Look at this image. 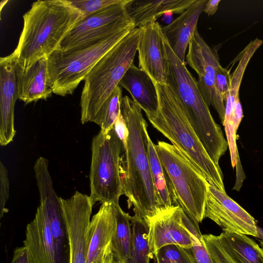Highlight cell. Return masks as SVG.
Wrapping results in <instances>:
<instances>
[{
	"label": "cell",
	"instance_id": "cell-18",
	"mask_svg": "<svg viewBox=\"0 0 263 263\" xmlns=\"http://www.w3.org/2000/svg\"><path fill=\"white\" fill-rule=\"evenodd\" d=\"M15 71L19 100L28 104L51 96L52 90L48 80V58H42L29 67H24L17 61Z\"/></svg>",
	"mask_w": 263,
	"mask_h": 263
},
{
	"label": "cell",
	"instance_id": "cell-15",
	"mask_svg": "<svg viewBox=\"0 0 263 263\" xmlns=\"http://www.w3.org/2000/svg\"><path fill=\"white\" fill-rule=\"evenodd\" d=\"M138 45L139 68L145 71L155 83L167 84L170 63L164 43L162 27L155 20L140 27Z\"/></svg>",
	"mask_w": 263,
	"mask_h": 263
},
{
	"label": "cell",
	"instance_id": "cell-36",
	"mask_svg": "<svg viewBox=\"0 0 263 263\" xmlns=\"http://www.w3.org/2000/svg\"><path fill=\"white\" fill-rule=\"evenodd\" d=\"M220 0H209L206 4L203 11L208 16L212 15L215 13L218 9V5Z\"/></svg>",
	"mask_w": 263,
	"mask_h": 263
},
{
	"label": "cell",
	"instance_id": "cell-27",
	"mask_svg": "<svg viewBox=\"0 0 263 263\" xmlns=\"http://www.w3.org/2000/svg\"><path fill=\"white\" fill-rule=\"evenodd\" d=\"M122 97V88L118 85L97 112L92 122L99 125L101 130L108 132L114 127L121 113V100Z\"/></svg>",
	"mask_w": 263,
	"mask_h": 263
},
{
	"label": "cell",
	"instance_id": "cell-29",
	"mask_svg": "<svg viewBox=\"0 0 263 263\" xmlns=\"http://www.w3.org/2000/svg\"><path fill=\"white\" fill-rule=\"evenodd\" d=\"M183 218L192 237L193 246L187 250L193 263H214L204 245L199 227L195 226L185 213Z\"/></svg>",
	"mask_w": 263,
	"mask_h": 263
},
{
	"label": "cell",
	"instance_id": "cell-23",
	"mask_svg": "<svg viewBox=\"0 0 263 263\" xmlns=\"http://www.w3.org/2000/svg\"><path fill=\"white\" fill-rule=\"evenodd\" d=\"M155 145L148 135L147 147L151 173L161 210L178 205V203L169 176L159 158Z\"/></svg>",
	"mask_w": 263,
	"mask_h": 263
},
{
	"label": "cell",
	"instance_id": "cell-28",
	"mask_svg": "<svg viewBox=\"0 0 263 263\" xmlns=\"http://www.w3.org/2000/svg\"><path fill=\"white\" fill-rule=\"evenodd\" d=\"M202 239L214 263H239L221 234L202 235Z\"/></svg>",
	"mask_w": 263,
	"mask_h": 263
},
{
	"label": "cell",
	"instance_id": "cell-9",
	"mask_svg": "<svg viewBox=\"0 0 263 263\" xmlns=\"http://www.w3.org/2000/svg\"><path fill=\"white\" fill-rule=\"evenodd\" d=\"M129 1L124 0L81 19L65 37L60 50L68 51L89 44L134 24L126 12Z\"/></svg>",
	"mask_w": 263,
	"mask_h": 263
},
{
	"label": "cell",
	"instance_id": "cell-40",
	"mask_svg": "<svg viewBox=\"0 0 263 263\" xmlns=\"http://www.w3.org/2000/svg\"><path fill=\"white\" fill-rule=\"evenodd\" d=\"M115 263H120V262H117V261H115Z\"/></svg>",
	"mask_w": 263,
	"mask_h": 263
},
{
	"label": "cell",
	"instance_id": "cell-39",
	"mask_svg": "<svg viewBox=\"0 0 263 263\" xmlns=\"http://www.w3.org/2000/svg\"><path fill=\"white\" fill-rule=\"evenodd\" d=\"M104 251L93 263H104Z\"/></svg>",
	"mask_w": 263,
	"mask_h": 263
},
{
	"label": "cell",
	"instance_id": "cell-2",
	"mask_svg": "<svg viewBox=\"0 0 263 263\" xmlns=\"http://www.w3.org/2000/svg\"><path fill=\"white\" fill-rule=\"evenodd\" d=\"M81 19V12L69 0L34 2L23 15V30L13 52L17 62L29 67L48 58L60 49L61 42Z\"/></svg>",
	"mask_w": 263,
	"mask_h": 263
},
{
	"label": "cell",
	"instance_id": "cell-4",
	"mask_svg": "<svg viewBox=\"0 0 263 263\" xmlns=\"http://www.w3.org/2000/svg\"><path fill=\"white\" fill-rule=\"evenodd\" d=\"M164 43L170 63L167 84L178 96L187 119L209 155L219 165L228 147L227 141L211 114L197 80L175 55L164 35Z\"/></svg>",
	"mask_w": 263,
	"mask_h": 263
},
{
	"label": "cell",
	"instance_id": "cell-11",
	"mask_svg": "<svg viewBox=\"0 0 263 263\" xmlns=\"http://www.w3.org/2000/svg\"><path fill=\"white\" fill-rule=\"evenodd\" d=\"M186 61L198 75L199 88L209 106L212 105L223 123L225 103L215 86V73L220 65L216 50L204 41L198 30L195 32L188 46Z\"/></svg>",
	"mask_w": 263,
	"mask_h": 263
},
{
	"label": "cell",
	"instance_id": "cell-14",
	"mask_svg": "<svg viewBox=\"0 0 263 263\" xmlns=\"http://www.w3.org/2000/svg\"><path fill=\"white\" fill-rule=\"evenodd\" d=\"M183 214L180 206L173 205L145 219L148 226V245L152 257L166 246L177 245L185 249L192 247L191 233Z\"/></svg>",
	"mask_w": 263,
	"mask_h": 263
},
{
	"label": "cell",
	"instance_id": "cell-37",
	"mask_svg": "<svg viewBox=\"0 0 263 263\" xmlns=\"http://www.w3.org/2000/svg\"><path fill=\"white\" fill-rule=\"evenodd\" d=\"M104 263H115L110 243L107 246L104 251Z\"/></svg>",
	"mask_w": 263,
	"mask_h": 263
},
{
	"label": "cell",
	"instance_id": "cell-6",
	"mask_svg": "<svg viewBox=\"0 0 263 263\" xmlns=\"http://www.w3.org/2000/svg\"><path fill=\"white\" fill-rule=\"evenodd\" d=\"M134 28L133 24L89 44L53 52L48 58V80L52 92L62 97L72 95L100 60Z\"/></svg>",
	"mask_w": 263,
	"mask_h": 263
},
{
	"label": "cell",
	"instance_id": "cell-17",
	"mask_svg": "<svg viewBox=\"0 0 263 263\" xmlns=\"http://www.w3.org/2000/svg\"><path fill=\"white\" fill-rule=\"evenodd\" d=\"M208 2V0H194L179 16L162 27L164 35L171 48L183 63L190 41L197 30L199 16Z\"/></svg>",
	"mask_w": 263,
	"mask_h": 263
},
{
	"label": "cell",
	"instance_id": "cell-25",
	"mask_svg": "<svg viewBox=\"0 0 263 263\" xmlns=\"http://www.w3.org/2000/svg\"><path fill=\"white\" fill-rule=\"evenodd\" d=\"M220 234L239 263H263V250L248 235L224 232Z\"/></svg>",
	"mask_w": 263,
	"mask_h": 263
},
{
	"label": "cell",
	"instance_id": "cell-5",
	"mask_svg": "<svg viewBox=\"0 0 263 263\" xmlns=\"http://www.w3.org/2000/svg\"><path fill=\"white\" fill-rule=\"evenodd\" d=\"M140 33V28L133 29L100 60L85 78L80 103L82 123L93 122L102 104L134 63Z\"/></svg>",
	"mask_w": 263,
	"mask_h": 263
},
{
	"label": "cell",
	"instance_id": "cell-7",
	"mask_svg": "<svg viewBox=\"0 0 263 263\" xmlns=\"http://www.w3.org/2000/svg\"><path fill=\"white\" fill-rule=\"evenodd\" d=\"M155 148L173 186L178 205L197 227L204 218L210 184L205 176L172 144L159 141Z\"/></svg>",
	"mask_w": 263,
	"mask_h": 263
},
{
	"label": "cell",
	"instance_id": "cell-22",
	"mask_svg": "<svg viewBox=\"0 0 263 263\" xmlns=\"http://www.w3.org/2000/svg\"><path fill=\"white\" fill-rule=\"evenodd\" d=\"M194 0H129L126 5L127 14L135 28L156 20L166 12L181 14Z\"/></svg>",
	"mask_w": 263,
	"mask_h": 263
},
{
	"label": "cell",
	"instance_id": "cell-21",
	"mask_svg": "<svg viewBox=\"0 0 263 263\" xmlns=\"http://www.w3.org/2000/svg\"><path fill=\"white\" fill-rule=\"evenodd\" d=\"M119 85L130 93L132 99L145 113L153 112L158 108V98L154 82L143 70L133 63Z\"/></svg>",
	"mask_w": 263,
	"mask_h": 263
},
{
	"label": "cell",
	"instance_id": "cell-20",
	"mask_svg": "<svg viewBox=\"0 0 263 263\" xmlns=\"http://www.w3.org/2000/svg\"><path fill=\"white\" fill-rule=\"evenodd\" d=\"M116 228L115 207L110 203H102L90 220L89 247L86 263H93L110 243Z\"/></svg>",
	"mask_w": 263,
	"mask_h": 263
},
{
	"label": "cell",
	"instance_id": "cell-38",
	"mask_svg": "<svg viewBox=\"0 0 263 263\" xmlns=\"http://www.w3.org/2000/svg\"><path fill=\"white\" fill-rule=\"evenodd\" d=\"M257 230L258 236L256 238L258 239L260 247L263 250V229L257 226Z\"/></svg>",
	"mask_w": 263,
	"mask_h": 263
},
{
	"label": "cell",
	"instance_id": "cell-13",
	"mask_svg": "<svg viewBox=\"0 0 263 263\" xmlns=\"http://www.w3.org/2000/svg\"><path fill=\"white\" fill-rule=\"evenodd\" d=\"M70 247V263H86L92 205L89 196L77 191L69 198L60 197Z\"/></svg>",
	"mask_w": 263,
	"mask_h": 263
},
{
	"label": "cell",
	"instance_id": "cell-19",
	"mask_svg": "<svg viewBox=\"0 0 263 263\" xmlns=\"http://www.w3.org/2000/svg\"><path fill=\"white\" fill-rule=\"evenodd\" d=\"M23 242L34 263H58L48 222L40 205L34 219L27 226Z\"/></svg>",
	"mask_w": 263,
	"mask_h": 263
},
{
	"label": "cell",
	"instance_id": "cell-33",
	"mask_svg": "<svg viewBox=\"0 0 263 263\" xmlns=\"http://www.w3.org/2000/svg\"><path fill=\"white\" fill-rule=\"evenodd\" d=\"M230 77L229 71L222 67L221 65L217 68L215 73V86L224 103L230 85Z\"/></svg>",
	"mask_w": 263,
	"mask_h": 263
},
{
	"label": "cell",
	"instance_id": "cell-1",
	"mask_svg": "<svg viewBox=\"0 0 263 263\" xmlns=\"http://www.w3.org/2000/svg\"><path fill=\"white\" fill-rule=\"evenodd\" d=\"M121 112L128 129L127 151L120 157L123 193L129 208L146 219L160 211L153 182L147 147V124L140 106L128 96L121 100Z\"/></svg>",
	"mask_w": 263,
	"mask_h": 263
},
{
	"label": "cell",
	"instance_id": "cell-12",
	"mask_svg": "<svg viewBox=\"0 0 263 263\" xmlns=\"http://www.w3.org/2000/svg\"><path fill=\"white\" fill-rule=\"evenodd\" d=\"M204 218L219 226L223 232L258 236L256 220L238 203L218 188L209 186Z\"/></svg>",
	"mask_w": 263,
	"mask_h": 263
},
{
	"label": "cell",
	"instance_id": "cell-30",
	"mask_svg": "<svg viewBox=\"0 0 263 263\" xmlns=\"http://www.w3.org/2000/svg\"><path fill=\"white\" fill-rule=\"evenodd\" d=\"M153 257L155 263H193L188 250L177 245L162 247Z\"/></svg>",
	"mask_w": 263,
	"mask_h": 263
},
{
	"label": "cell",
	"instance_id": "cell-32",
	"mask_svg": "<svg viewBox=\"0 0 263 263\" xmlns=\"http://www.w3.org/2000/svg\"><path fill=\"white\" fill-rule=\"evenodd\" d=\"M9 195V179L7 169L0 162V218L8 212V209L5 208L7 201Z\"/></svg>",
	"mask_w": 263,
	"mask_h": 263
},
{
	"label": "cell",
	"instance_id": "cell-3",
	"mask_svg": "<svg viewBox=\"0 0 263 263\" xmlns=\"http://www.w3.org/2000/svg\"><path fill=\"white\" fill-rule=\"evenodd\" d=\"M154 83L158 108L155 112L145 113L148 120L202 173L211 185L226 193L219 165L206 151L187 119L176 93L167 84Z\"/></svg>",
	"mask_w": 263,
	"mask_h": 263
},
{
	"label": "cell",
	"instance_id": "cell-26",
	"mask_svg": "<svg viewBox=\"0 0 263 263\" xmlns=\"http://www.w3.org/2000/svg\"><path fill=\"white\" fill-rule=\"evenodd\" d=\"M132 240L128 259L125 263H149L152 257L148 245V226L146 221L135 214L130 217Z\"/></svg>",
	"mask_w": 263,
	"mask_h": 263
},
{
	"label": "cell",
	"instance_id": "cell-35",
	"mask_svg": "<svg viewBox=\"0 0 263 263\" xmlns=\"http://www.w3.org/2000/svg\"><path fill=\"white\" fill-rule=\"evenodd\" d=\"M243 116V111L239 99V96H238L235 101V104L232 114V119L233 121L234 127L236 130H237L239 127Z\"/></svg>",
	"mask_w": 263,
	"mask_h": 263
},
{
	"label": "cell",
	"instance_id": "cell-8",
	"mask_svg": "<svg viewBox=\"0 0 263 263\" xmlns=\"http://www.w3.org/2000/svg\"><path fill=\"white\" fill-rule=\"evenodd\" d=\"M122 144L114 128L100 130L91 143L89 195L92 206L97 202L119 204L123 195L120 174Z\"/></svg>",
	"mask_w": 263,
	"mask_h": 263
},
{
	"label": "cell",
	"instance_id": "cell-34",
	"mask_svg": "<svg viewBox=\"0 0 263 263\" xmlns=\"http://www.w3.org/2000/svg\"><path fill=\"white\" fill-rule=\"evenodd\" d=\"M11 263H34V262L27 248L23 246L15 249Z\"/></svg>",
	"mask_w": 263,
	"mask_h": 263
},
{
	"label": "cell",
	"instance_id": "cell-10",
	"mask_svg": "<svg viewBox=\"0 0 263 263\" xmlns=\"http://www.w3.org/2000/svg\"><path fill=\"white\" fill-rule=\"evenodd\" d=\"M34 171L40 194V206L48 222L58 263H70V247L67 226L60 197L54 189L48 165L39 164L34 167Z\"/></svg>",
	"mask_w": 263,
	"mask_h": 263
},
{
	"label": "cell",
	"instance_id": "cell-16",
	"mask_svg": "<svg viewBox=\"0 0 263 263\" xmlns=\"http://www.w3.org/2000/svg\"><path fill=\"white\" fill-rule=\"evenodd\" d=\"M16 58L13 52L0 59V144L6 146L13 141L14 106L18 99L15 77Z\"/></svg>",
	"mask_w": 263,
	"mask_h": 263
},
{
	"label": "cell",
	"instance_id": "cell-24",
	"mask_svg": "<svg viewBox=\"0 0 263 263\" xmlns=\"http://www.w3.org/2000/svg\"><path fill=\"white\" fill-rule=\"evenodd\" d=\"M116 228L110 242L114 259L125 263L128 259L132 240L130 216L122 210L119 204L114 205Z\"/></svg>",
	"mask_w": 263,
	"mask_h": 263
},
{
	"label": "cell",
	"instance_id": "cell-31",
	"mask_svg": "<svg viewBox=\"0 0 263 263\" xmlns=\"http://www.w3.org/2000/svg\"><path fill=\"white\" fill-rule=\"evenodd\" d=\"M69 1L81 12L82 18H83L105 8L122 3L124 0H69Z\"/></svg>",
	"mask_w": 263,
	"mask_h": 263
}]
</instances>
